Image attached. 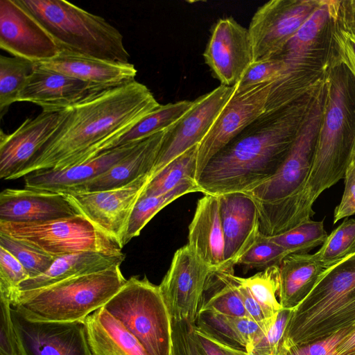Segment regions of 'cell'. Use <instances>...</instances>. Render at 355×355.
<instances>
[{
	"label": "cell",
	"mask_w": 355,
	"mask_h": 355,
	"mask_svg": "<svg viewBox=\"0 0 355 355\" xmlns=\"http://www.w3.org/2000/svg\"><path fill=\"white\" fill-rule=\"evenodd\" d=\"M327 269L314 254H290L279 265L277 293L282 309H291L310 293Z\"/></svg>",
	"instance_id": "cell-29"
},
{
	"label": "cell",
	"mask_w": 355,
	"mask_h": 355,
	"mask_svg": "<svg viewBox=\"0 0 355 355\" xmlns=\"http://www.w3.org/2000/svg\"><path fill=\"white\" fill-rule=\"evenodd\" d=\"M0 246L8 250L21 263L30 278L44 273L55 259V257L28 244L3 234H0Z\"/></svg>",
	"instance_id": "cell-40"
},
{
	"label": "cell",
	"mask_w": 355,
	"mask_h": 355,
	"mask_svg": "<svg viewBox=\"0 0 355 355\" xmlns=\"http://www.w3.org/2000/svg\"><path fill=\"white\" fill-rule=\"evenodd\" d=\"M327 96L306 186L308 205L344 179L355 157V77L341 55L326 78Z\"/></svg>",
	"instance_id": "cell-5"
},
{
	"label": "cell",
	"mask_w": 355,
	"mask_h": 355,
	"mask_svg": "<svg viewBox=\"0 0 355 355\" xmlns=\"http://www.w3.org/2000/svg\"><path fill=\"white\" fill-rule=\"evenodd\" d=\"M11 317L22 355H93L85 321H32L13 307Z\"/></svg>",
	"instance_id": "cell-16"
},
{
	"label": "cell",
	"mask_w": 355,
	"mask_h": 355,
	"mask_svg": "<svg viewBox=\"0 0 355 355\" xmlns=\"http://www.w3.org/2000/svg\"><path fill=\"white\" fill-rule=\"evenodd\" d=\"M327 236L323 221L311 219L285 232L269 236L291 254H304L322 245Z\"/></svg>",
	"instance_id": "cell-37"
},
{
	"label": "cell",
	"mask_w": 355,
	"mask_h": 355,
	"mask_svg": "<svg viewBox=\"0 0 355 355\" xmlns=\"http://www.w3.org/2000/svg\"><path fill=\"white\" fill-rule=\"evenodd\" d=\"M354 162H355V157H354Z\"/></svg>",
	"instance_id": "cell-53"
},
{
	"label": "cell",
	"mask_w": 355,
	"mask_h": 355,
	"mask_svg": "<svg viewBox=\"0 0 355 355\" xmlns=\"http://www.w3.org/2000/svg\"><path fill=\"white\" fill-rule=\"evenodd\" d=\"M148 355H171L173 320L159 286L132 276L103 306Z\"/></svg>",
	"instance_id": "cell-9"
},
{
	"label": "cell",
	"mask_w": 355,
	"mask_h": 355,
	"mask_svg": "<svg viewBox=\"0 0 355 355\" xmlns=\"http://www.w3.org/2000/svg\"><path fill=\"white\" fill-rule=\"evenodd\" d=\"M203 57L221 85L234 87L253 62L248 28L231 17L219 19L211 28Z\"/></svg>",
	"instance_id": "cell-17"
},
{
	"label": "cell",
	"mask_w": 355,
	"mask_h": 355,
	"mask_svg": "<svg viewBox=\"0 0 355 355\" xmlns=\"http://www.w3.org/2000/svg\"><path fill=\"white\" fill-rule=\"evenodd\" d=\"M30 278L21 263L0 246V295L7 297L11 306L15 302L21 282Z\"/></svg>",
	"instance_id": "cell-42"
},
{
	"label": "cell",
	"mask_w": 355,
	"mask_h": 355,
	"mask_svg": "<svg viewBox=\"0 0 355 355\" xmlns=\"http://www.w3.org/2000/svg\"><path fill=\"white\" fill-rule=\"evenodd\" d=\"M234 91V87L220 85L193 101L189 112L167 131L150 173L151 178L174 159L201 142Z\"/></svg>",
	"instance_id": "cell-15"
},
{
	"label": "cell",
	"mask_w": 355,
	"mask_h": 355,
	"mask_svg": "<svg viewBox=\"0 0 355 355\" xmlns=\"http://www.w3.org/2000/svg\"><path fill=\"white\" fill-rule=\"evenodd\" d=\"M121 265L71 277L40 289L20 292L12 307L37 322H84L103 307L127 279Z\"/></svg>",
	"instance_id": "cell-8"
},
{
	"label": "cell",
	"mask_w": 355,
	"mask_h": 355,
	"mask_svg": "<svg viewBox=\"0 0 355 355\" xmlns=\"http://www.w3.org/2000/svg\"><path fill=\"white\" fill-rule=\"evenodd\" d=\"M168 130L141 140L127 156L74 192L96 191L118 188L133 182L144 175L150 173Z\"/></svg>",
	"instance_id": "cell-26"
},
{
	"label": "cell",
	"mask_w": 355,
	"mask_h": 355,
	"mask_svg": "<svg viewBox=\"0 0 355 355\" xmlns=\"http://www.w3.org/2000/svg\"><path fill=\"white\" fill-rule=\"evenodd\" d=\"M35 63L28 60L0 55V112L17 102L18 95L34 71Z\"/></svg>",
	"instance_id": "cell-34"
},
{
	"label": "cell",
	"mask_w": 355,
	"mask_h": 355,
	"mask_svg": "<svg viewBox=\"0 0 355 355\" xmlns=\"http://www.w3.org/2000/svg\"><path fill=\"white\" fill-rule=\"evenodd\" d=\"M195 192H200L197 182H189L163 195L141 196L131 213L124 237V245L138 236L148 223L164 207L185 194Z\"/></svg>",
	"instance_id": "cell-33"
},
{
	"label": "cell",
	"mask_w": 355,
	"mask_h": 355,
	"mask_svg": "<svg viewBox=\"0 0 355 355\" xmlns=\"http://www.w3.org/2000/svg\"><path fill=\"white\" fill-rule=\"evenodd\" d=\"M193 104V101L183 100L161 105L119 137L113 144L112 148L141 141L171 128L189 112Z\"/></svg>",
	"instance_id": "cell-31"
},
{
	"label": "cell",
	"mask_w": 355,
	"mask_h": 355,
	"mask_svg": "<svg viewBox=\"0 0 355 355\" xmlns=\"http://www.w3.org/2000/svg\"><path fill=\"white\" fill-rule=\"evenodd\" d=\"M0 48L35 63L60 51L49 33L16 0L0 1Z\"/></svg>",
	"instance_id": "cell-18"
},
{
	"label": "cell",
	"mask_w": 355,
	"mask_h": 355,
	"mask_svg": "<svg viewBox=\"0 0 355 355\" xmlns=\"http://www.w3.org/2000/svg\"><path fill=\"white\" fill-rule=\"evenodd\" d=\"M187 245L214 272L225 268V241L218 199L204 194L196 205L188 228Z\"/></svg>",
	"instance_id": "cell-25"
},
{
	"label": "cell",
	"mask_w": 355,
	"mask_h": 355,
	"mask_svg": "<svg viewBox=\"0 0 355 355\" xmlns=\"http://www.w3.org/2000/svg\"><path fill=\"white\" fill-rule=\"evenodd\" d=\"M93 355H148L143 346L104 307L85 320Z\"/></svg>",
	"instance_id": "cell-28"
},
{
	"label": "cell",
	"mask_w": 355,
	"mask_h": 355,
	"mask_svg": "<svg viewBox=\"0 0 355 355\" xmlns=\"http://www.w3.org/2000/svg\"><path fill=\"white\" fill-rule=\"evenodd\" d=\"M160 105L147 86L135 80L89 96L66 110L60 128L14 180L79 164L112 149Z\"/></svg>",
	"instance_id": "cell-1"
},
{
	"label": "cell",
	"mask_w": 355,
	"mask_h": 355,
	"mask_svg": "<svg viewBox=\"0 0 355 355\" xmlns=\"http://www.w3.org/2000/svg\"><path fill=\"white\" fill-rule=\"evenodd\" d=\"M322 0H271L260 6L248 31L253 62L279 56Z\"/></svg>",
	"instance_id": "cell-11"
},
{
	"label": "cell",
	"mask_w": 355,
	"mask_h": 355,
	"mask_svg": "<svg viewBox=\"0 0 355 355\" xmlns=\"http://www.w3.org/2000/svg\"><path fill=\"white\" fill-rule=\"evenodd\" d=\"M290 311L291 309H282L277 313L267 332L250 347L249 355H278Z\"/></svg>",
	"instance_id": "cell-43"
},
{
	"label": "cell",
	"mask_w": 355,
	"mask_h": 355,
	"mask_svg": "<svg viewBox=\"0 0 355 355\" xmlns=\"http://www.w3.org/2000/svg\"><path fill=\"white\" fill-rule=\"evenodd\" d=\"M232 272L234 269L214 272L217 286L207 299L202 300L199 312L211 311L230 316L248 317L236 286L231 277Z\"/></svg>",
	"instance_id": "cell-35"
},
{
	"label": "cell",
	"mask_w": 355,
	"mask_h": 355,
	"mask_svg": "<svg viewBox=\"0 0 355 355\" xmlns=\"http://www.w3.org/2000/svg\"><path fill=\"white\" fill-rule=\"evenodd\" d=\"M124 259L123 253L108 254L93 251L60 256L55 258L52 265L44 273L21 282L18 291L19 293L31 291L71 277L103 270L121 265Z\"/></svg>",
	"instance_id": "cell-27"
},
{
	"label": "cell",
	"mask_w": 355,
	"mask_h": 355,
	"mask_svg": "<svg viewBox=\"0 0 355 355\" xmlns=\"http://www.w3.org/2000/svg\"><path fill=\"white\" fill-rule=\"evenodd\" d=\"M345 180V189L340 202L334 214V223L355 214V162L349 166Z\"/></svg>",
	"instance_id": "cell-48"
},
{
	"label": "cell",
	"mask_w": 355,
	"mask_h": 355,
	"mask_svg": "<svg viewBox=\"0 0 355 355\" xmlns=\"http://www.w3.org/2000/svg\"><path fill=\"white\" fill-rule=\"evenodd\" d=\"M273 81L234 92L198 146L196 182L210 160L265 113Z\"/></svg>",
	"instance_id": "cell-14"
},
{
	"label": "cell",
	"mask_w": 355,
	"mask_h": 355,
	"mask_svg": "<svg viewBox=\"0 0 355 355\" xmlns=\"http://www.w3.org/2000/svg\"><path fill=\"white\" fill-rule=\"evenodd\" d=\"M286 70V64L279 57L253 62L234 86V92H241L260 84L276 80L284 75Z\"/></svg>",
	"instance_id": "cell-41"
},
{
	"label": "cell",
	"mask_w": 355,
	"mask_h": 355,
	"mask_svg": "<svg viewBox=\"0 0 355 355\" xmlns=\"http://www.w3.org/2000/svg\"><path fill=\"white\" fill-rule=\"evenodd\" d=\"M355 327V254L327 269L291 309L278 355Z\"/></svg>",
	"instance_id": "cell-6"
},
{
	"label": "cell",
	"mask_w": 355,
	"mask_h": 355,
	"mask_svg": "<svg viewBox=\"0 0 355 355\" xmlns=\"http://www.w3.org/2000/svg\"><path fill=\"white\" fill-rule=\"evenodd\" d=\"M327 82L285 159L267 181L245 193L255 202L261 232L275 236L309 220L315 212L307 202L306 186L312 167L324 112Z\"/></svg>",
	"instance_id": "cell-3"
},
{
	"label": "cell",
	"mask_w": 355,
	"mask_h": 355,
	"mask_svg": "<svg viewBox=\"0 0 355 355\" xmlns=\"http://www.w3.org/2000/svg\"><path fill=\"white\" fill-rule=\"evenodd\" d=\"M0 234L53 257L86 251L121 254L122 248L80 214L37 223L0 221Z\"/></svg>",
	"instance_id": "cell-10"
},
{
	"label": "cell",
	"mask_w": 355,
	"mask_h": 355,
	"mask_svg": "<svg viewBox=\"0 0 355 355\" xmlns=\"http://www.w3.org/2000/svg\"><path fill=\"white\" fill-rule=\"evenodd\" d=\"M37 64L104 89L132 82L137 73L130 62H110L62 50L52 59Z\"/></svg>",
	"instance_id": "cell-24"
},
{
	"label": "cell",
	"mask_w": 355,
	"mask_h": 355,
	"mask_svg": "<svg viewBox=\"0 0 355 355\" xmlns=\"http://www.w3.org/2000/svg\"><path fill=\"white\" fill-rule=\"evenodd\" d=\"M336 355H355V329L339 345Z\"/></svg>",
	"instance_id": "cell-52"
},
{
	"label": "cell",
	"mask_w": 355,
	"mask_h": 355,
	"mask_svg": "<svg viewBox=\"0 0 355 355\" xmlns=\"http://www.w3.org/2000/svg\"><path fill=\"white\" fill-rule=\"evenodd\" d=\"M337 36L341 57L355 77V33L342 28L339 24Z\"/></svg>",
	"instance_id": "cell-50"
},
{
	"label": "cell",
	"mask_w": 355,
	"mask_h": 355,
	"mask_svg": "<svg viewBox=\"0 0 355 355\" xmlns=\"http://www.w3.org/2000/svg\"><path fill=\"white\" fill-rule=\"evenodd\" d=\"M217 197L225 241V268L234 269L261 233L259 213L254 200L245 193Z\"/></svg>",
	"instance_id": "cell-20"
},
{
	"label": "cell",
	"mask_w": 355,
	"mask_h": 355,
	"mask_svg": "<svg viewBox=\"0 0 355 355\" xmlns=\"http://www.w3.org/2000/svg\"><path fill=\"white\" fill-rule=\"evenodd\" d=\"M213 274L187 244L175 251L159 285L173 321L196 322Z\"/></svg>",
	"instance_id": "cell-13"
},
{
	"label": "cell",
	"mask_w": 355,
	"mask_h": 355,
	"mask_svg": "<svg viewBox=\"0 0 355 355\" xmlns=\"http://www.w3.org/2000/svg\"><path fill=\"white\" fill-rule=\"evenodd\" d=\"M315 101V94L308 92L262 114L210 160L197 180L200 192L248 193L267 181L287 156Z\"/></svg>",
	"instance_id": "cell-2"
},
{
	"label": "cell",
	"mask_w": 355,
	"mask_h": 355,
	"mask_svg": "<svg viewBox=\"0 0 355 355\" xmlns=\"http://www.w3.org/2000/svg\"><path fill=\"white\" fill-rule=\"evenodd\" d=\"M11 303L0 295V355H22L11 317Z\"/></svg>",
	"instance_id": "cell-44"
},
{
	"label": "cell",
	"mask_w": 355,
	"mask_h": 355,
	"mask_svg": "<svg viewBox=\"0 0 355 355\" xmlns=\"http://www.w3.org/2000/svg\"><path fill=\"white\" fill-rule=\"evenodd\" d=\"M231 277L236 286L248 318L258 323H264L272 319L266 317L262 307L254 299L248 288L242 282L241 277L235 275L234 272L231 273Z\"/></svg>",
	"instance_id": "cell-49"
},
{
	"label": "cell",
	"mask_w": 355,
	"mask_h": 355,
	"mask_svg": "<svg viewBox=\"0 0 355 355\" xmlns=\"http://www.w3.org/2000/svg\"><path fill=\"white\" fill-rule=\"evenodd\" d=\"M275 316L264 323H258L248 317L201 311L194 324L219 341L248 352L267 332Z\"/></svg>",
	"instance_id": "cell-30"
},
{
	"label": "cell",
	"mask_w": 355,
	"mask_h": 355,
	"mask_svg": "<svg viewBox=\"0 0 355 355\" xmlns=\"http://www.w3.org/2000/svg\"><path fill=\"white\" fill-rule=\"evenodd\" d=\"M355 327L340 330L312 343L291 349L286 355H336L337 347Z\"/></svg>",
	"instance_id": "cell-46"
},
{
	"label": "cell",
	"mask_w": 355,
	"mask_h": 355,
	"mask_svg": "<svg viewBox=\"0 0 355 355\" xmlns=\"http://www.w3.org/2000/svg\"><path fill=\"white\" fill-rule=\"evenodd\" d=\"M198 146L189 148L174 159L151 178L141 196H160L185 183L197 182Z\"/></svg>",
	"instance_id": "cell-32"
},
{
	"label": "cell",
	"mask_w": 355,
	"mask_h": 355,
	"mask_svg": "<svg viewBox=\"0 0 355 355\" xmlns=\"http://www.w3.org/2000/svg\"><path fill=\"white\" fill-rule=\"evenodd\" d=\"M290 252L272 241L269 236L260 233L258 238L239 259L236 265L248 269H266L279 266Z\"/></svg>",
	"instance_id": "cell-39"
},
{
	"label": "cell",
	"mask_w": 355,
	"mask_h": 355,
	"mask_svg": "<svg viewBox=\"0 0 355 355\" xmlns=\"http://www.w3.org/2000/svg\"><path fill=\"white\" fill-rule=\"evenodd\" d=\"M105 89L35 63L17 102H29L40 106L42 112H58L80 103L89 96Z\"/></svg>",
	"instance_id": "cell-21"
},
{
	"label": "cell",
	"mask_w": 355,
	"mask_h": 355,
	"mask_svg": "<svg viewBox=\"0 0 355 355\" xmlns=\"http://www.w3.org/2000/svg\"><path fill=\"white\" fill-rule=\"evenodd\" d=\"M339 24L342 28L355 33V0L340 1Z\"/></svg>",
	"instance_id": "cell-51"
},
{
	"label": "cell",
	"mask_w": 355,
	"mask_h": 355,
	"mask_svg": "<svg viewBox=\"0 0 355 355\" xmlns=\"http://www.w3.org/2000/svg\"><path fill=\"white\" fill-rule=\"evenodd\" d=\"M355 254V218L345 219L327 236L314 254L328 269Z\"/></svg>",
	"instance_id": "cell-36"
},
{
	"label": "cell",
	"mask_w": 355,
	"mask_h": 355,
	"mask_svg": "<svg viewBox=\"0 0 355 355\" xmlns=\"http://www.w3.org/2000/svg\"><path fill=\"white\" fill-rule=\"evenodd\" d=\"M267 318H272L282 309L277 300L279 286V266L267 268L249 277H241Z\"/></svg>",
	"instance_id": "cell-38"
},
{
	"label": "cell",
	"mask_w": 355,
	"mask_h": 355,
	"mask_svg": "<svg viewBox=\"0 0 355 355\" xmlns=\"http://www.w3.org/2000/svg\"><path fill=\"white\" fill-rule=\"evenodd\" d=\"M193 334L201 355H249L245 350L234 348L219 341L194 324Z\"/></svg>",
	"instance_id": "cell-47"
},
{
	"label": "cell",
	"mask_w": 355,
	"mask_h": 355,
	"mask_svg": "<svg viewBox=\"0 0 355 355\" xmlns=\"http://www.w3.org/2000/svg\"><path fill=\"white\" fill-rule=\"evenodd\" d=\"M140 141L110 149L85 162L62 169L33 172L24 177L25 187L60 193L74 192L127 156Z\"/></svg>",
	"instance_id": "cell-23"
},
{
	"label": "cell",
	"mask_w": 355,
	"mask_h": 355,
	"mask_svg": "<svg viewBox=\"0 0 355 355\" xmlns=\"http://www.w3.org/2000/svg\"><path fill=\"white\" fill-rule=\"evenodd\" d=\"M53 37L60 50L130 63L120 31L101 16L64 0H16Z\"/></svg>",
	"instance_id": "cell-7"
},
{
	"label": "cell",
	"mask_w": 355,
	"mask_h": 355,
	"mask_svg": "<svg viewBox=\"0 0 355 355\" xmlns=\"http://www.w3.org/2000/svg\"><path fill=\"white\" fill-rule=\"evenodd\" d=\"M66 110L42 112L27 118L14 132L0 134V178L14 180L60 128Z\"/></svg>",
	"instance_id": "cell-19"
},
{
	"label": "cell",
	"mask_w": 355,
	"mask_h": 355,
	"mask_svg": "<svg viewBox=\"0 0 355 355\" xmlns=\"http://www.w3.org/2000/svg\"><path fill=\"white\" fill-rule=\"evenodd\" d=\"M78 214L63 193L26 187L0 193V221L37 223Z\"/></svg>",
	"instance_id": "cell-22"
},
{
	"label": "cell",
	"mask_w": 355,
	"mask_h": 355,
	"mask_svg": "<svg viewBox=\"0 0 355 355\" xmlns=\"http://www.w3.org/2000/svg\"><path fill=\"white\" fill-rule=\"evenodd\" d=\"M171 355H201L196 344L193 323L173 321Z\"/></svg>",
	"instance_id": "cell-45"
},
{
	"label": "cell",
	"mask_w": 355,
	"mask_h": 355,
	"mask_svg": "<svg viewBox=\"0 0 355 355\" xmlns=\"http://www.w3.org/2000/svg\"><path fill=\"white\" fill-rule=\"evenodd\" d=\"M339 4L340 0H322L277 56L285 62L286 70L273 81L265 113L288 106L326 80L340 55Z\"/></svg>",
	"instance_id": "cell-4"
},
{
	"label": "cell",
	"mask_w": 355,
	"mask_h": 355,
	"mask_svg": "<svg viewBox=\"0 0 355 355\" xmlns=\"http://www.w3.org/2000/svg\"><path fill=\"white\" fill-rule=\"evenodd\" d=\"M150 179L148 173L118 188L63 194L78 214L123 248L131 213Z\"/></svg>",
	"instance_id": "cell-12"
}]
</instances>
